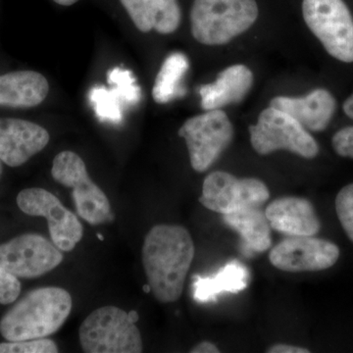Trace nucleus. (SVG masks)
Here are the masks:
<instances>
[{"mask_svg": "<svg viewBox=\"0 0 353 353\" xmlns=\"http://www.w3.org/2000/svg\"><path fill=\"white\" fill-rule=\"evenodd\" d=\"M196 248L190 232L179 225L152 227L143 241L141 257L150 290L159 303L182 296Z\"/></svg>", "mask_w": 353, "mask_h": 353, "instance_id": "f257e3e1", "label": "nucleus"}, {"mask_svg": "<svg viewBox=\"0 0 353 353\" xmlns=\"http://www.w3.org/2000/svg\"><path fill=\"white\" fill-rule=\"evenodd\" d=\"M72 296L57 287L26 294L0 320V334L8 341L34 340L57 333L69 317Z\"/></svg>", "mask_w": 353, "mask_h": 353, "instance_id": "f03ea898", "label": "nucleus"}, {"mask_svg": "<svg viewBox=\"0 0 353 353\" xmlns=\"http://www.w3.org/2000/svg\"><path fill=\"white\" fill-rule=\"evenodd\" d=\"M259 17L255 0H194L192 37L205 46H223L248 31Z\"/></svg>", "mask_w": 353, "mask_h": 353, "instance_id": "7ed1b4c3", "label": "nucleus"}, {"mask_svg": "<svg viewBox=\"0 0 353 353\" xmlns=\"http://www.w3.org/2000/svg\"><path fill=\"white\" fill-rule=\"evenodd\" d=\"M138 320L136 311L128 313L116 306L95 309L79 330L81 347L87 353L143 352Z\"/></svg>", "mask_w": 353, "mask_h": 353, "instance_id": "20e7f679", "label": "nucleus"}, {"mask_svg": "<svg viewBox=\"0 0 353 353\" xmlns=\"http://www.w3.org/2000/svg\"><path fill=\"white\" fill-rule=\"evenodd\" d=\"M253 150L261 155L288 150L312 159L319 153V145L307 130L289 114L269 106L260 113L256 124L250 127Z\"/></svg>", "mask_w": 353, "mask_h": 353, "instance_id": "39448f33", "label": "nucleus"}, {"mask_svg": "<svg viewBox=\"0 0 353 353\" xmlns=\"http://www.w3.org/2000/svg\"><path fill=\"white\" fill-rule=\"evenodd\" d=\"M51 175L57 183L73 190L78 215L90 225L114 219L110 202L103 190L90 179L82 158L73 152L58 153L53 159Z\"/></svg>", "mask_w": 353, "mask_h": 353, "instance_id": "423d86ee", "label": "nucleus"}, {"mask_svg": "<svg viewBox=\"0 0 353 353\" xmlns=\"http://www.w3.org/2000/svg\"><path fill=\"white\" fill-rule=\"evenodd\" d=\"M304 21L331 57L353 62V17L343 0H303Z\"/></svg>", "mask_w": 353, "mask_h": 353, "instance_id": "0eeeda50", "label": "nucleus"}, {"mask_svg": "<svg viewBox=\"0 0 353 353\" xmlns=\"http://www.w3.org/2000/svg\"><path fill=\"white\" fill-rule=\"evenodd\" d=\"M179 136L187 143L192 169L203 173L231 145L234 127L224 111L215 109L185 121Z\"/></svg>", "mask_w": 353, "mask_h": 353, "instance_id": "6e6552de", "label": "nucleus"}, {"mask_svg": "<svg viewBox=\"0 0 353 353\" xmlns=\"http://www.w3.org/2000/svg\"><path fill=\"white\" fill-rule=\"evenodd\" d=\"M269 197L268 188L259 179H239L227 172L215 171L204 180L199 202L209 210L225 215L250 206H261Z\"/></svg>", "mask_w": 353, "mask_h": 353, "instance_id": "1a4fd4ad", "label": "nucleus"}, {"mask_svg": "<svg viewBox=\"0 0 353 353\" xmlns=\"http://www.w3.org/2000/svg\"><path fill=\"white\" fill-rule=\"evenodd\" d=\"M61 250L38 234H23L0 245V266L17 278L34 279L63 261Z\"/></svg>", "mask_w": 353, "mask_h": 353, "instance_id": "9d476101", "label": "nucleus"}, {"mask_svg": "<svg viewBox=\"0 0 353 353\" xmlns=\"http://www.w3.org/2000/svg\"><path fill=\"white\" fill-rule=\"evenodd\" d=\"M17 204L25 214L48 220L51 241L62 252H72L82 240L83 228L80 221L48 190L41 188L23 190L18 194Z\"/></svg>", "mask_w": 353, "mask_h": 353, "instance_id": "9b49d317", "label": "nucleus"}, {"mask_svg": "<svg viewBox=\"0 0 353 353\" xmlns=\"http://www.w3.org/2000/svg\"><path fill=\"white\" fill-rule=\"evenodd\" d=\"M339 257L338 245L314 236H288L269 253L275 268L290 273L326 270L336 263Z\"/></svg>", "mask_w": 353, "mask_h": 353, "instance_id": "f8f14e48", "label": "nucleus"}, {"mask_svg": "<svg viewBox=\"0 0 353 353\" xmlns=\"http://www.w3.org/2000/svg\"><path fill=\"white\" fill-rule=\"evenodd\" d=\"M50 134L36 123L0 118V159L9 167H19L50 143Z\"/></svg>", "mask_w": 353, "mask_h": 353, "instance_id": "ddd939ff", "label": "nucleus"}, {"mask_svg": "<svg viewBox=\"0 0 353 353\" xmlns=\"http://www.w3.org/2000/svg\"><path fill=\"white\" fill-rule=\"evenodd\" d=\"M265 214L272 229L288 236H315L321 229L314 206L303 197L275 199L265 209Z\"/></svg>", "mask_w": 353, "mask_h": 353, "instance_id": "4468645a", "label": "nucleus"}, {"mask_svg": "<svg viewBox=\"0 0 353 353\" xmlns=\"http://www.w3.org/2000/svg\"><path fill=\"white\" fill-rule=\"evenodd\" d=\"M336 99L324 88H318L303 97H277L270 106L289 114L307 131L326 130L336 110Z\"/></svg>", "mask_w": 353, "mask_h": 353, "instance_id": "2eb2a0df", "label": "nucleus"}, {"mask_svg": "<svg viewBox=\"0 0 353 353\" xmlns=\"http://www.w3.org/2000/svg\"><path fill=\"white\" fill-rule=\"evenodd\" d=\"M253 75L245 65H233L223 70L214 83L201 85L199 95L205 111L240 103L252 87Z\"/></svg>", "mask_w": 353, "mask_h": 353, "instance_id": "dca6fc26", "label": "nucleus"}, {"mask_svg": "<svg viewBox=\"0 0 353 353\" xmlns=\"http://www.w3.org/2000/svg\"><path fill=\"white\" fill-rule=\"evenodd\" d=\"M139 31L176 32L182 20L178 0H120Z\"/></svg>", "mask_w": 353, "mask_h": 353, "instance_id": "f3484780", "label": "nucleus"}, {"mask_svg": "<svg viewBox=\"0 0 353 353\" xmlns=\"http://www.w3.org/2000/svg\"><path fill=\"white\" fill-rule=\"evenodd\" d=\"M48 92V80L39 72H11L0 76V108H36Z\"/></svg>", "mask_w": 353, "mask_h": 353, "instance_id": "a211bd4d", "label": "nucleus"}, {"mask_svg": "<svg viewBox=\"0 0 353 353\" xmlns=\"http://www.w3.org/2000/svg\"><path fill=\"white\" fill-rule=\"evenodd\" d=\"M222 216L225 224L240 234L246 252L262 253L271 248L272 228L260 206L239 209Z\"/></svg>", "mask_w": 353, "mask_h": 353, "instance_id": "6ab92c4d", "label": "nucleus"}, {"mask_svg": "<svg viewBox=\"0 0 353 353\" xmlns=\"http://www.w3.org/2000/svg\"><path fill=\"white\" fill-rule=\"evenodd\" d=\"M250 274L248 267L239 260L225 265L210 277L196 276L194 280V296L199 303L216 301L222 294H236L246 289Z\"/></svg>", "mask_w": 353, "mask_h": 353, "instance_id": "aec40b11", "label": "nucleus"}, {"mask_svg": "<svg viewBox=\"0 0 353 353\" xmlns=\"http://www.w3.org/2000/svg\"><path fill=\"white\" fill-rule=\"evenodd\" d=\"M189 70V60L181 52H174L165 59L153 85L152 97L159 104L168 103L185 94L181 85Z\"/></svg>", "mask_w": 353, "mask_h": 353, "instance_id": "412c9836", "label": "nucleus"}, {"mask_svg": "<svg viewBox=\"0 0 353 353\" xmlns=\"http://www.w3.org/2000/svg\"><path fill=\"white\" fill-rule=\"evenodd\" d=\"M94 112L101 121L119 123L122 120V99L115 88L94 87L90 92Z\"/></svg>", "mask_w": 353, "mask_h": 353, "instance_id": "4be33fe9", "label": "nucleus"}, {"mask_svg": "<svg viewBox=\"0 0 353 353\" xmlns=\"http://www.w3.org/2000/svg\"><path fill=\"white\" fill-rule=\"evenodd\" d=\"M108 83L116 88L123 102H126L129 105L138 104L141 101V88L137 85L129 70L117 67L110 70L108 72Z\"/></svg>", "mask_w": 353, "mask_h": 353, "instance_id": "5701e85b", "label": "nucleus"}, {"mask_svg": "<svg viewBox=\"0 0 353 353\" xmlns=\"http://www.w3.org/2000/svg\"><path fill=\"white\" fill-rule=\"evenodd\" d=\"M57 343L50 339L6 341L0 343V353H57Z\"/></svg>", "mask_w": 353, "mask_h": 353, "instance_id": "b1692460", "label": "nucleus"}, {"mask_svg": "<svg viewBox=\"0 0 353 353\" xmlns=\"http://www.w3.org/2000/svg\"><path fill=\"white\" fill-rule=\"evenodd\" d=\"M336 211L341 227L353 243V183L345 185L336 197Z\"/></svg>", "mask_w": 353, "mask_h": 353, "instance_id": "393cba45", "label": "nucleus"}, {"mask_svg": "<svg viewBox=\"0 0 353 353\" xmlns=\"http://www.w3.org/2000/svg\"><path fill=\"white\" fill-rule=\"evenodd\" d=\"M343 111L353 120V94L343 103ZM332 145L336 154L353 159V126L345 127L336 132L333 137Z\"/></svg>", "mask_w": 353, "mask_h": 353, "instance_id": "a878e982", "label": "nucleus"}, {"mask_svg": "<svg viewBox=\"0 0 353 353\" xmlns=\"http://www.w3.org/2000/svg\"><path fill=\"white\" fill-rule=\"evenodd\" d=\"M21 294V283L16 276L0 266V304H10L17 301Z\"/></svg>", "mask_w": 353, "mask_h": 353, "instance_id": "bb28decb", "label": "nucleus"}, {"mask_svg": "<svg viewBox=\"0 0 353 353\" xmlns=\"http://www.w3.org/2000/svg\"><path fill=\"white\" fill-rule=\"evenodd\" d=\"M268 353H309L307 348L296 347V345L277 343L267 350Z\"/></svg>", "mask_w": 353, "mask_h": 353, "instance_id": "cd10ccee", "label": "nucleus"}, {"mask_svg": "<svg viewBox=\"0 0 353 353\" xmlns=\"http://www.w3.org/2000/svg\"><path fill=\"white\" fill-rule=\"evenodd\" d=\"M192 353H219V347H216L214 343L210 341H202L190 350Z\"/></svg>", "mask_w": 353, "mask_h": 353, "instance_id": "c85d7f7f", "label": "nucleus"}, {"mask_svg": "<svg viewBox=\"0 0 353 353\" xmlns=\"http://www.w3.org/2000/svg\"><path fill=\"white\" fill-rule=\"evenodd\" d=\"M53 1L57 2L59 6H71L78 2L79 0H53Z\"/></svg>", "mask_w": 353, "mask_h": 353, "instance_id": "c756f323", "label": "nucleus"}, {"mask_svg": "<svg viewBox=\"0 0 353 353\" xmlns=\"http://www.w3.org/2000/svg\"><path fill=\"white\" fill-rule=\"evenodd\" d=\"M2 171H3V167H2V161L0 159V176H1Z\"/></svg>", "mask_w": 353, "mask_h": 353, "instance_id": "7c9ffc66", "label": "nucleus"}, {"mask_svg": "<svg viewBox=\"0 0 353 353\" xmlns=\"http://www.w3.org/2000/svg\"><path fill=\"white\" fill-rule=\"evenodd\" d=\"M97 236H99V240L103 241V236H102L101 234H97Z\"/></svg>", "mask_w": 353, "mask_h": 353, "instance_id": "2f4dec72", "label": "nucleus"}]
</instances>
